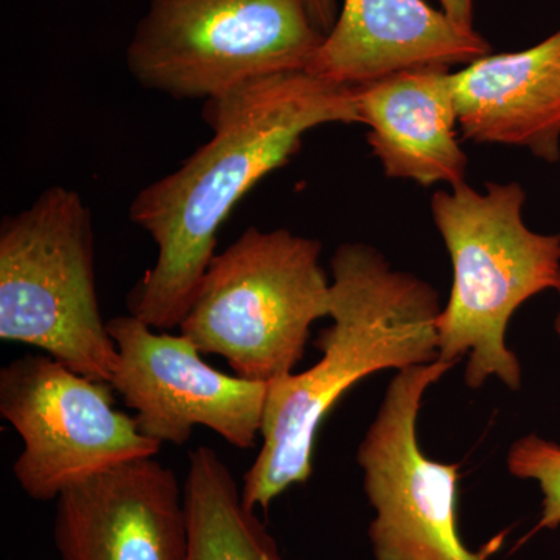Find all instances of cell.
<instances>
[{
    "label": "cell",
    "instance_id": "6da1fadb",
    "mask_svg": "<svg viewBox=\"0 0 560 560\" xmlns=\"http://www.w3.org/2000/svg\"><path fill=\"white\" fill-rule=\"evenodd\" d=\"M212 138L183 165L143 187L130 220L153 238L156 261L128 311L156 330L179 327L215 257L217 235L237 202L327 124H360L353 88L307 70L250 81L206 102Z\"/></svg>",
    "mask_w": 560,
    "mask_h": 560
},
{
    "label": "cell",
    "instance_id": "7a4b0ae2",
    "mask_svg": "<svg viewBox=\"0 0 560 560\" xmlns=\"http://www.w3.org/2000/svg\"><path fill=\"white\" fill-rule=\"evenodd\" d=\"M330 318L315 348L318 363L268 383L261 447L243 477L248 510L267 511L294 485L311 480L316 436L353 385L383 370L440 360V298L429 283L394 271L377 249L345 243L331 257Z\"/></svg>",
    "mask_w": 560,
    "mask_h": 560
},
{
    "label": "cell",
    "instance_id": "3957f363",
    "mask_svg": "<svg viewBox=\"0 0 560 560\" xmlns=\"http://www.w3.org/2000/svg\"><path fill=\"white\" fill-rule=\"evenodd\" d=\"M521 184H488L480 194L466 183L438 190L431 215L451 254L453 285L438 318L440 360L469 355L466 385L497 377L521 389L522 366L506 345L508 324L523 302L556 289L560 235L537 234L523 220Z\"/></svg>",
    "mask_w": 560,
    "mask_h": 560
},
{
    "label": "cell",
    "instance_id": "277c9868",
    "mask_svg": "<svg viewBox=\"0 0 560 560\" xmlns=\"http://www.w3.org/2000/svg\"><path fill=\"white\" fill-rule=\"evenodd\" d=\"M320 250L287 230L248 228L210 261L180 334L238 377L271 383L293 374L313 323L330 315Z\"/></svg>",
    "mask_w": 560,
    "mask_h": 560
},
{
    "label": "cell",
    "instance_id": "5b68a950",
    "mask_svg": "<svg viewBox=\"0 0 560 560\" xmlns=\"http://www.w3.org/2000/svg\"><path fill=\"white\" fill-rule=\"evenodd\" d=\"M0 340L109 383L117 348L98 305L91 209L75 190L51 186L2 220Z\"/></svg>",
    "mask_w": 560,
    "mask_h": 560
},
{
    "label": "cell",
    "instance_id": "8992f818",
    "mask_svg": "<svg viewBox=\"0 0 560 560\" xmlns=\"http://www.w3.org/2000/svg\"><path fill=\"white\" fill-rule=\"evenodd\" d=\"M324 38L305 0H150L127 66L145 90L208 102L307 70Z\"/></svg>",
    "mask_w": 560,
    "mask_h": 560
},
{
    "label": "cell",
    "instance_id": "52a82bcc",
    "mask_svg": "<svg viewBox=\"0 0 560 560\" xmlns=\"http://www.w3.org/2000/svg\"><path fill=\"white\" fill-rule=\"evenodd\" d=\"M0 416L24 442L13 474L36 501H55L162 447L140 433L135 416L114 407L108 382L84 377L50 355L21 357L0 371Z\"/></svg>",
    "mask_w": 560,
    "mask_h": 560
},
{
    "label": "cell",
    "instance_id": "ba28073f",
    "mask_svg": "<svg viewBox=\"0 0 560 560\" xmlns=\"http://www.w3.org/2000/svg\"><path fill=\"white\" fill-rule=\"evenodd\" d=\"M453 363L436 360L397 372L357 451L375 560H489L506 533L470 551L458 529L459 464L429 458L418 441L422 397Z\"/></svg>",
    "mask_w": 560,
    "mask_h": 560
},
{
    "label": "cell",
    "instance_id": "9c48e42d",
    "mask_svg": "<svg viewBox=\"0 0 560 560\" xmlns=\"http://www.w3.org/2000/svg\"><path fill=\"white\" fill-rule=\"evenodd\" d=\"M117 360L109 385L136 411L140 433L184 445L197 427L238 451L261 436L268 383L213 370L184 334H158L136 316L106 320Z\"/></svg>",
    "mask_w": 560,
    "mask_h": 560
},
{
    "label": "cell",
    "instance_id": "30bf717a",
    "mask_svg": "<svg viewBox=\"0 0 560 560\" xmlns=\"http://www.w3.org/2000/svg\"><path fill=\"white\" fill-rule=\"evenodd\" d=\"M55 501L61 560H186L184 488L156 456L103 471Z\"/></svg>",
    "mask_w": 560,
    "mask_h": 560
},
{
    "label": "cell",
    "instance_id": "8fae6325",
    "mask_svg": "<svg viewBox=\"0 0 560 560\" xmlns=\"http://www.w3.org/2000/svg\"><path fill=\"white\" fill-rule=\"evenodd\" d=\"M489 54L480 33L425 0H345L307 72L359 88L405 70L470 65Z\"/></svg>",
    "mask_w": 560,
    "mask_h": 560
},
{
    "label": "cell",
    "instance_id": "7c38bea8",
    "mask_svg": "<svg viewBox=\"0 0 560 560\" xmlns=\"http://www.w3.org/2000/svg\"><path fill=\"white\" fill-rule=\"evenodd\" d=\"M360 124L389 178L420 186L466 183L467 160L456 138L455 92L448 68L405 70L353 88Z\"/></svg>",
    "mask_w": 560,
    "mask_h": 560
},
{
    "label": "cell",
    "instance_id": "4fadbf2b",
    "mask_svg": "<svg viewBox=\"0 0 560 560\" xmlns=\"http://www.w3.org/2000/svg\"><path fill=\"white\" fill-rule=\"evenodd\" d=\"M452 80L464 138L560 161V28L529 49L486 55Z\"/></svg>",
    "mask_w": 560,
    "mask_h": 560
},
{
    "label": "cell",
    "instance_id": "5bb4252c",
    "mask_svg": "<svg viewBox=\"0 0 560 560\" xmlns=\"http://www.w3.org/2000/svg\"><path fill=\"white\" fill-rule=\"evenodd\" d=\"M186 560H285L278 541L242 500V488L213 448H195L184 482Z\"/></svg>",
    "mask_w": 560,
    "mask_h": 560
},
{
    "label": "cell",
    "instance_id": "9a60e30c",
    "mask_svg": "<svg viewBox=\"0 0 560 560\" xmlns=\"http://www.w3.org/2000/svg\"><path fill=\"white\" fill-rule=\"evenodd\" d=\"M506 460L511 475L522 480H536L544 495L540 521L525 540L541 529L558 528L560 526L559 445L541 440L537 434H528L512 444Z\"/></svg>",
    "mask_w": 560,
    "mask_h": 560
},
{
    "label": "cell",
    "instance_id": "2e32d148",
    "mask_svg": "<svg viewBox=\"0 0 560 560\" xmlns=\"http://www.w3.org/2000/svg\"><path fill=\"white\" fill-rule=\"evenodd\" d=\"M308 14L320 33L327 35L338 20V0H305Z\"/></svg>",
    "mask_w": 560,
    "mask_h": 560
},
{
    "label": "cell",
    "instance_id": "e0dca14e",
    "mask_svg": "<svg viewBox=\"0 0 560 560\" xmlns=\"http://www.w3.org/2000/svg\"><path fill=\"white\" fill-rule=\"evenodd\" d=\"M441 10L460 27L474 28V0H438Z\"/></svg>",
    "mask_w": 560,
    "mask_h": 560
},
{
    "label": "cell",
    "instance_id": "ac0fdd59",
    "mask_svg": "<svg viewBox=\"0 0 560 560\" xmlns=\"http://www.w3.org/2000/svg\"><path fill=\"white\" fill-rule=\"evenodd\" d=\"M556 290H558V293L560 296V272H559L558 283H556ZM555 327H556V331H558L559 340H560V311L558 313V318H556Z\"/></svg>",
    "mask_w": 560,
    "mask_h": 560
}]
</instances>
